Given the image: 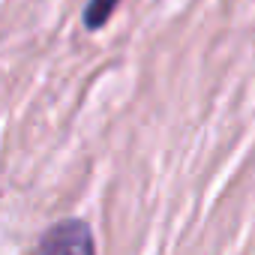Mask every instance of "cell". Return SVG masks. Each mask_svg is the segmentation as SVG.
Wrapping results in <instances>:
<instances>
[{
  "label": "cell",
  "instance_id": "obj_1",
  "mask_svg": "<svg viewBox=\"0 0 255 255\" xmlns=\"http://www.w3.org/2000/svg\"><path fill=\"white\" fill-rule=\"evenodd\" d=\"M33 255H96L93 228L78 216L60 219L42 234Z\"/></svg>",
  "mask_w": 255,
  "mask_h": 255
},
{
  "label": "cell",
  "instance_id": "obj_2",
  "mask_svg": "<svg viewBox=\"0 0 255 255\" xmlns=\"http://www.w3.org/2000/svg\"><path fill=\"white\" fill-rule=\"evenodd\" d=\"M117 6H120V0H87V6H84V12H81L84 30H90V33L102 30V27L111 21V15L117 12Z\"/></svg>",
  "mask_w": 255,
  "mask_h": 255
}]
</instances>
